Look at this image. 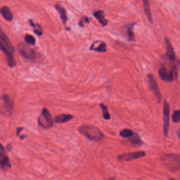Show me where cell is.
Instances as JSON below:
<instances>
[{"label": "cell", "instance_id": "cell-1", "mask_svg": "<svg viewBox=\"0 0 180 180\" xmlns=\"http://www.w3.org/2000/svg\"><path fill=\"white\" fill-rule=\"evenodd\" d=\"M79 131L82 134L91 141H99L103 138L104 134L98 127L93 125L84 124L80 127Z\"/></svg>", "mask_w": 180, "mask_h": 180}, {"label": "cell", "instance_id": "cell-2", "mask_svg": "<svg viewBox=\"0 0 180 180\" xmlns=\"http://www.w3.org/2000/svg\"><path fill=\"white\" fill-rule=\"evenodd\" d=\"M159 75L162 80L164 81L172 82L178 77V70L175 65H173L171 69L163 65L159 70Z\"/></svg>", "mask_w": 180, "mask_h": 180}, {"label": "cell", "instance_id": "cell-3", "mask_svg": "<svg viewBox=\"0 0 180 180\" xmlns=\"http://www.w3.org/2000/svg\"><path fill=\"white\" fill-rule=\"evenodd\" d=\"M39 124L44 129H50L53 125V119L49 111L43 108L41 115L38 118Z\"/></svg>", "mask_w": 180, "mask_h": 180}, {"label": "cell", "instance_id": "cell-4", "mask_svg": "<svg viewBox=\"0 0 180 180\" xmlns=\"http://www.w3.org/2000/svg\"><path fill=\"white\" fill-rule=\"evenodd\" d=\"M162 160L166 167L172 171L180 169V156L175 154H167L163 156Z\"/></svg>", "mask_w": 180, "mask_h": 180}, {"label": "cell", "instance_id": "cell-5", "mask_svg": "<svg viewBox=\"0 0 180 180\" xmlns=\"http://www.w3.org/2000/svg\"><path fill=\"white\" fill-rule=\"evenodd\" d=\"M19 54L25 59L34 60L37 57V53L35 50L30 47L26 44L20 43L17 46Z\"/></svg>", "mask_w": 180, "mask_h": 180}, {"label": "cell", "instance_id": "cell-6", "mask_svg": "<svg viewBox=\"0 0 180 180\" xmlns=\"http://www.w3.org/2000/svg\"><path fill=\"white\" fill-rule=\"evenodd\" d=\"M163 132L165 137H167L170 125V105L166 101L163 103Z\"/></svg>", "mask_w": 180, "mask_h": 180}, {"label": "cell", "instance_id": "cell-7", "mask_svg": "<svg viewBox=\"0 0 180 180\" xmlns=\"http://www.w3.org/2000/svg\"><path fill=\"white\" fill-rule=\"evenodd\" d=\"M148 82L150 85V88L152 92L157 99L159 102H161L162 100V95H161L159 88L157 85V82L156 81L154 76L152 74H149L148 75Z\"/></svg>", "mask_w": 180, "mask_h": 180}, {"label": "cell", "instance_id": "cell-8", "mask_svg": "<svg viewBox=\"0 0 180 180\" xmlns=\"http://www.w3.org/2000/svg\"><path fill=\"white\" fill-rule=\"evenodd\" d=\"M145 156V153L144 151L134 152L122 154L118 156V158L119 161L128 162L132 161L134 160L138 159L141 157H144Z\"/></svg>", "mask_w": 180, "mask_h": 180}, {"label": "cell", "instance_id": "cell-9", "mask_svg": "<svg viewBox=\"0 0 180 180\" xmlns=\"http://www.w3.org/2000/svg\"><path fill=\"white\" fill-rule=\"evenodd\" d=\"M0 50L5 54L6 57L8 61V65L10 67H14L16 65V62L15 59H14L13 55H12L11 52L9 51L3 42L0 41Z\"/></svg>", "mask_w": 180, "mask_h": 180}, {"label": "cell", "instance_id": "cell-10", "mask_svg": "<svg viewBox=\"0 0 180 180\" xmlns=\"http://www.w3.org/2000/svg\"><path fill=\"white\" fill-rule=\"evenodd\" d=\"M11 167V165L6 151L0 152V167L5 170Z\"/></svg>", "mask_w": 180, "mask_h": 180}, {"label": "cell", "instance_id": "cell-11", "mask_svg": "<svg viewBox=\"0 0 180 180\" xmlns=\"http://www.w3.org/2000/svg\"><path fill=\"white\" fill-rule=\"evenodd\" d=\"M165 41L166 44L167 57L171 61H174L175 60V54L174 49L170 41L167 38H165Z\"/></svg>", "mask_w": 180, "mask_h": 180}, {"label": "cell", "instance_id": "cell-12", "mask_svg": "<svg viewBox=\"0 0 180 180\" xmlns=\"http://www.w3.org/2000/svg\"><path fill=\"white\" fill-rule=\"evenodd\" d=\"M0 39L2 41L3 43L6 46L8 50L11 52L13 53L14 51V48L13 46H12L11 42H10L8 36H6L4 32L2 31V29L0 28Z\"/></svg>", "mask_w": 180, "mask_h": 180}, {"label": "cell", "instance_id": "cell-13", "mask_svg": "<svg viewBox=\"0 0 180 180\" xmlns=\"http://www.w3.org/2000/svg\"><path fill=\"white\" fill-rule=\"evenodd\" d=\"M2 100L3 101V102H4V105H5L4 108L6 109V112L11 114L13 106L12 101L10 99L9 96L8 95H3V97H2Z\"/></svg>", "mask_w": 180, "mask_h": 180}, {"label": "cell", "instance_id": "cell-14", "mask_svg": "<svg viewBox=\"0 0 180 180\" xmlns=\"http://www.w3.org/2000/svg\"><path fill=\"white\" fill-rule=\"evenodd\" d=\"M73 118L74 116L70 114H62L55 116L54 120L57 123H64L70 121Z\"/></svg>", "mask_w": 180, "mask_h": 180}, {"label": "cell", "instance_id": "cell-15", "mask_svg": "<svg viewBox=\"0 0 180 180\" xmlns=\"http://www.w3.org/2000/svg\"><path fill=\"white\" fill-rule=\"evenodd\" d=\"M0 13L2 14L4 19L8 21H11L13 19V14L9 8L4 6L0 9Z\"/></svg>", "mask_w": 180, "mask_h": 180}, {"label": "cell", "instance_id": "cell-16", "mask_svg": "<svg viewBox=\"0 0 180 180\" xmlns=\"http://www.w3.org/2000/svg\"><path fill=\"white\" fill-rule=\"evenodd\" d=\"M97 44H98V46H97L92 44L90 47V50L92 51L97 52H101V53L106 52L107 49H106V44L104 42H101V41H97Z\"/></svg>", "mask_w": 180, "mask_h": 180}, {"label": "cell", "instance_id": "cell-17", "mask_svg": "<svg viewBox=\"0 0 180 180\" xmlns=\"http://www.w3.org/2000/svg\"><path fill=\"white\" fill-rule=\"evenodd\" d=\"M94 16L103 26H106L108 24V20L105 18L104 12L102 11L99 10L95 12Z\"/></svg>", "mask_w": 180, "mask_h": 180}, {"label": "cell", "instance_id": "cell-18", "mask_svg": "<svg viewBox=\"0 0 180 180\" xmlns=\"http://www.w3.org/2000/svg\"><path fill=\"white\" fill-rule=\"evenodd\" d=\"M143 6H144V11L146 14V17L150 22H153V19L152 17L151 12L150 9V2L149 0H143Z\"/></svg>", "mask_w": 180, "mask_h": 180}, {"label": "cell", "instance_id": "cell-19", "mask_svg": "<svg viewBox=\"0 0 180 180\" xmlns=\"http://www.w3.org/2000/svg\"><path fill=\"white\" fill-rule=\"evenodd\" d=\"M55 8L57 9V11L59 12V14L60 15V17L63 21V23H64V24H65L66 22L68 21V17H67V15H66V11L65 9L64 8L62 7L61 6H60L59 4L56 5Z\"/></svg>", "mask_w": 180, "mask_h": 180}, {"label": "cell", "instance_id": "cell-20", "mask_svg": "<svg viewBox=\"0 0 180 180\" xmlns=\"http://www.w3.org/2000/svg\"><path fill=\"white\" fill-rule=\"evenodd\" d=\"M129 141L134 145H141L142 143V141L139 135L137 133H134L132 137L129 138Z\"/></svg>", "mask_w": 180, "mask_h": 180}, {"label": "cell", "instance_id": "cell-21", "mask_svg": "<svg viewBox=\"0 0 180 180\" xmlns=\"http://www.w3.org/2000/svg\"><path fill=\"white\" fill-rule=\"evenodd\" d=\"M100 106L102 110L103 117L104 119H106V120L110 119H111V116H110V113L108 112V106L103 103L100 104Z\"/></svg>", "mask_w": 180, "mask_h": 180}, {"label": "cell", "instance_id": "cell-22", "mask_svg": "<svg viewBox=\"0 0 180 180\" xmlns=\"http://www.w3.org/2000/svg\"><path fill=\"white\" fill-rule=\"evenodd\" d=\"M134 133V132L130 129H123L122 131H120L119 135L124 138H129L132 136Z\"/></svg>", "mask_w": 180, "mask_h": 180}, {"label": "cell", "instance_id": "cell-23", "mask_svg": "<svg viewBox=\"0 0 180 180\" xmlns=\"http://www.w3.org/2000/svg\"><path fill=\"white\" fill-rule=\"evenodd\" d=\"M134 26V23H132L128 25L127 28V36L129 41H133L135 40L134 34L133 31V28Z\"/></svg>", "mask_w": 180, "mask_h": 180}, {"label": "cell", "instance_id": "cell-24", "mask_svg": "<svg viewBox=\"0 0 180 180\" xmlns=\"http://www.w3.org/2000/svg\"><path fill=\"white\" fill-rule=\"evenodd\" d=\"M30 22L31 25L34 28V32L39 36H41L43 33L42 27L40 25L34 24L31 20H30Z\"/></svg>", "mask_w": 180, "mask_h": 180}, {"label": "cell", "instance_id": "cell-25", "mask_svg": "<svg viewBox=\"0 0 180 180\" xmlns=\"http://www.w3.org/2000/svg\"><path fill=\"white\" fill-rule=\"evenodd\" d=\"M25 41L28 44H31V45H33L34 46L35 44L36 41H35V39L34 38V36H33L31 35L30 34H27L25 36Z\"/></svg>", "mask_w": 180, "mask_h": 180}, {"label": "cell", "instance_id": "cell-26", "mask_svg": "<svg viewBox=\"0 0 180 180\" xmlns=\"http://www.w3.org/2000/svg\"><path fill=\"white\" fill-rule=\"evenodd\" d=\"M173 121L175 123H178L180 122V110H176L173 113L172 116Z\"/></svg>", "mask_w": 180, "mask_h": 180}, {"label": "cell", "instance_id": "cell-27", "mask_svg": "<svg viewBox=\"0 0 180 180\" xmlns=\"http://www.w3.org/2000/svg\"><path fill=\"white\" fill-rule=\"evenodd\" d=\"M6 150H7L8 151H11V150L12 148V147L11 144H8V145H7V146H6Z\"/></svg>", "mask_w": 180, "mask_h": 180}, {"label": "cell", "instance_id": "cell-28", "mask_svg": "<svg viewBox=\"0 0 180 180\" xmlns=\"http://www.w3.org/2000/svg\"><path fill=\"white\" fill-rule=\"evenodd\" d=\"M22 130H23V128H22V127H19V128L17 129V135H19L20 133L21 132V131H22Z\"/></svg>", "mask_w": 180, "mask_h": 180}, {"label": "cell", "instance_id": "cell-29", "mask_svg": "<svg viewBox=\"0 0 180 180\" xmlns=\"http://www.w3.org/2000/svg\"><path fill=\"white\" fill-rule=\"evenodd\" d=\"M0 152H5L4 147L1 143H0Z\"/></svg>", "mask_w": 180, "mask_h": 180}, {"label": "cell", "instance_id": "cell-30", "mask_svg": "<svg viewBox=\"0 0 180 180\" xmlns=\"http://www.w3.org/2000/svg\"><path fill=\"white\" fill-rule=\"evenodd\" d=\"M177 134H178V137H179V138H180V129L178 130V132H177Z\"/></svg>", "mask_w": 180, "mask_h": 180}, {"label": "cell", "instance_id": "cell-31", "mask_svg": "<svg viewBox=\"0 0 180 180\" xmlns=\"http://www.w3.org/2000/svg\"><path fill=\"white\" fill-rule=\"evenodd\" d=\"M26 137V136H25V135H22L21 137H20V138L21 139H23V138H25Z\"/></svg>", "mask_w": 180, "mask_h": 180}, {"label": "cell", "instance_id": "cell-32", "mask_svg": "<svg viewBox=\"0 0 180 180\" xmlns=\"http://www.w3.org/2000/svg\"><path fill=\"white\" fill-rule=\"evenodd\" d=\"M178 63H179V65H180V61H178Z\"/></svg>", "mask_w": 180, "mask_h": 180}, {"label": "cell", "instance_id": "cell-33", "mask_svg": "<svg viewBox=\"0 0 180 180\" xmlns=\"http://www.w3.org/2000/svg\"><path fill=\"white\" fill-rule=\"evenodd\" d=\"M114 180L113 179H112V178H111V179H110V180Z\"/></svg>", "mask_w": 180, "mask_h": 180}]
</instances>
